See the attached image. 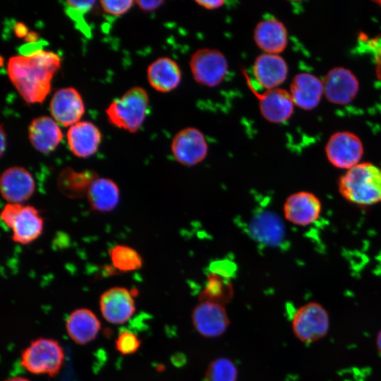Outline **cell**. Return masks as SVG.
I'll list each match as a JSON object with an SVG mask.
<instances>
[{
    "label": "cell",
    "mask_w": 381,
    "mask_h": 381,
    "mask_svg": "<svg viewBox=\"0 0 381 381\" xmlns=\"http://www.w3.org/2000/svg\"><path fill=\"white\" fill-rule=\"evenodd\" d=\"M60 66L61 60L56 53L37 49L11 56L7 63V73L25 102L42 103L49 95L52 78Z\"/></svg>",
    "instance_id": "6da1fadb"
},
{
    "label": "cell",
    "mask_w": 381,
    "mask_h": 381,
    "mask_svg": "<svg viewBox=\"0 0 381 381\" xmlns=\"http://www.w3.org/2000/svg\"><path fill=\"white\" fill-rule=\"evenodd\" d=\"M339 192L351 203L371 206L381 203V168L361 162L339 178Z\"/></svg>",
    "instance_id": "7a4b0ae2"
},
{
    "label": "cell",
    "mask_w": 381,
    "mask_h": 381,
    "mask_svg": "<svg viewBox=\"0 0 381 381\" xmlns=\"http://www.w3.org/2000/svg\"><path fill=\"white\" fill-rule=\"evenodd\" d=\"M149 106V97L141 87H133L106 109L109 121L114 126L135 133L143 125Z\"/></svg>",
    "instance_id": "3957f363"
},
{
    "label": "cell",
    "mask_w": 381,
    "mask_h": 381,
    "mask_svg": "<svg viewBox=\"0 0 381 381\" xmlns=\"http://www.w3.org/2000/svg\"><path fill=\"white\" fill-rule=\"evenodd\" d=\"M1 219L11 229L13 241L22 245L33 242L43 231V219L33 206L7 203L1 211Z\"/></svg>",
    "instance_id": "277c9868"
},
{
    "label": "cell",
    "mask_w": 381,
    "mask_h": 381,
    "mask_svg": "<svg viewBox=\"0 0 381 381\" xmlns=\"http://www.w3.org/2000/svg\"><path fill=\"white\" fill-rule=\"evenodd\" d=\"M64 351L60 344L51 339H37L22 353L21 364L30 373L56 375L64 362Z\"/></svg>",
    "instance_id": "5b68a950"
},
{
    "label": "cell",
    "mask_w": 381,
    "mask_h": 381,
    "mask_svg": "<svg viewBox=\"0 0 381 381\" xmlns=\"http://www.w3.org/2000/svg\"><path fill=\"white\" fill-rule=\"evenodd\" d=\"M189 66L196 83L209 87L220 85L229 69L224 54L213 48H202L195 51L190 56Z\"/></svg>",
    "instance_id": "8992f818"
},
{
    "label": "cell",
    "mask_w": 381,
    "mask_h": 381,
    "mask_svg": "<svg viewBox=\"0 0 381 381\" xmlns=\"http://www.w3.org/2000/svg\"><path fill=\"white\" fill-rule=\"evenodd\" d=\"M295 337L303 343H313L323 338L329 327L327 311L317 302H309L298 308L292 318Z\"/></svg>",
    "instance_id": "52a82bcc"
},
{
    "label": "cell",
    "mask_w": 381,
    "mask_h": 381,
    "mask_svg": "<svg viewBox=\"0 0 381 381\" xmlns=\"http://www.w3.org/2000/svg\"><path fill=\"white\" fill-rule=\"evenodd\" d=\"M325 155L334 167L348 170L361 162L364 147L360 138L350 131L333 133L325 145Z\"/></svg>",
    "instance_id": "ba28073f"
},
{
    "label": "cell",
    "mask_w": 381,
    "mask_h": 381,
    "mask_svg": "<svg viewBox=\"0 0 381 381\" xmlns=\"http://www.w3.org/2000/svg\"><path fill=\"white\" fill-rule=\"evenodd\" d=\"M171 152L176 162L186 167H193L206 158L208 144L199 129L187 127L174 135L171 143Z\"/></svg>",
    "instance_id": "9c48e42d"
},
{
    "label": "cell",
    "mask_w": 381,
    "mask_h": 381,
    "mask_svg": "<svg viewBox=\"0 0 381 381\" xmlns=\"http://www.w3.org/2000/svg\"><path fill=\"white\" fill-rule=\"evenodd\" d=\"M244 75L248 87L258 99L260 111L265 119L270 123H281L291 117L295 104L289 91L277 87L259 93L252 86L245 72Z\"/></svg>",
    "instance_id": "30bf717a"
},
{
    "label": "cell",
    "mask_w": 381,
    "mask_h": 381,
    "mask_svg": "<svg viewBox=\"0 0 381 381\" xmlns=\"http://www.w3.org/2000/svg\"><path fill=\"white\" fill-rule=\"evenodd\" d=\"M192 323L200 335L215 338L227 329L230 320L225 308L219 303L201 301L192 311Z\"/></svg>",
    "instance_id": "8fae6325"
},
{
    "label": "cell",
    "mask_w": 381,
    "mask_h": 381,
    "mask_svg": "<svg viewBox=\"0 0 381 381\" xmlns=\"http://www.w3.org/2000/svg\"><path fill=\"white\" fill-rule=\"evenodd\" d=\"M324 95L331 103L344 105L351 102L359 91L354 73L344 67L330 69L322 79Z\"/></svg>",
    "instance_id": "7c38bea8"
},
{
    "label": "cell",
    "mask_w": 381,
    "mask_h": 381,
    "mask_svg": "<svg viewBox=\"0 0 381 381\" xmlns=\"http://www.w3.org/2000/svg\"><path fill=\"white\" fill-rule=\"evenodd\" d=\"M321 212L320 200L309 191H298L289 195L283 205L284 218L298 226H306L314 223Z\"/></svg>",
    "instance_id": "4fadbf2b"
},
{
    "label": "cell",
    "mask_w": 381,
    "mask_h": 381,
    "mask_svg": "<svg viewBox=\"0 0 381 381\" xmlns=\"http://www.w3.org/2000/svg\"><path fill=\"white\" fill-rule=\"evenodd\" d=\"M49 110L59 124L67 127L79 122L85 113V106L78 90L69 87L61 88L53 95Z\"/></svg>",
    "instance_id": "5bb4252c"
},
{
    "label": "cell",
    "mask_w": 381,
    "mask_h": 381,
    "mask_svg": "<svg viewBox=\"0 0 381 381\" xmlns=\"http://www.w3.org/2000/svg\"><path fill=\"white\" fill-rule=\"evenodd\" d=\"M35 182L29 171L22 167H11L2 173L0 190L8 203H22L34 193Z\"/></svg>",
    "instance_id": "9a60e30c"
},
{
    "label": "cell",
    "mask_w": 381,
    "mask_h": 381,
    "mask_svg": "<svg viewBox=\"0 0 381 381\" xmlns=\"http://www.w3.org/2000/svg\"><path fill=\"white\" fill-rule=\"evenodd\" d=\"M99 308L104 319L113 324L126 322L135 310L132 294L123 287H112L104 291L99 299Z\"/></svg>",
    "instance_id": "2e32d148"
},
{
    "label": "cell",
    "mask_w": 381,
    "mask_h": 381,
    "mask_svg": "<svg viewBox=\"0 0 381 381\" xmlns=\"http://www.w3.org/2000/svg\"><path fill=\"white\" fill-rule=\"evenodd\" d=\"M288 66L279 54L263 53L253 64V72L258 84L267 90L277 88L286 79Z\"/></svg>",
    "instance_id": "e0dca14e"
},
{
    "label": "cell",
    "mask_w": 381,
    "mask_h": 381,
    "mask_svg": "<svg viewBox=\"0 0 381 381\" xmlns=\"http://www.w3.org/2000/svg\"><path fill=\"white\" fill-rule=\"evenodd\" d=\"M255 43L265 54H279L288 44V32L284 24L274 18L260 20L253 33Z\"/></svg>",
    "instance_id": "ac0fdd59"
},
{
    "label": "cell",
    "mask_w": 381,
    "mask_h": 381,
    "mask_svg": "<svg viewBox=\"0 0 381 381\" xmlns=\"http://www.w3.org/2000/svg\"><path fill=\"white\" fill-rule=\"evenodd\" d=\"M289 92L296 106L304 110L313 109L324 95L322 80L312 73H298L291 82Z\"/></svg>",
    "instance_id": "d6986e66"
},
{
    "label": "cell",
    "mask_w": 381,
    "mask_h": 381,
    "mask_svg": "<svg viewBox=\"0 0 381 381\" xmlns=\"http://www.w3.org/2000/svg\"><path fill=\"white\" fill-rule=\"evenodd\" d=\"M66 137L70 150L80 158L93 155L97 151L102 140L99 128L92 122L85 121L71 126Z\"/></svg>",
    "instance_id": "ffe728a7"
},
{
    "label": "cell",
    "mask_w": 381,
    "mask_h": 381,
    "mask_svg": "<svg viewBox=\"0 0 381 381\" xmlns=\"http://www.w3.org/2000/svg\"><path fill=\"white\" fill-rule=\"evenodd\" d=\"M63 133L52 118L42 116L34 119L28 126V138L38 152L47 154L54 151L60 143Z\"/></svg>",
    "instance_id": "44dd1931"
},
{
    "label": "cell",
    "mask_w": 381,
    "mask_h": 381,
    "mask_svg": "<svg viewBox=\"0 0 381 381\" xmlns=\"http://www.w3.org/2000/svg\"><path fill=\"white\" fill-rule=\"evenodd\" d=\"M150 85L156 91L169 92L175 90L181 80V71L171 58L160 57L152 62L147 69Z\"/></svg>",
    "instance_id": "7402d4cb"
},
{
    "label": "cell",
    "mask_w": 381,
    "mask_h": 381,
    "mask_svg": "<svg viewBox=\"0 0 381 381\" xmlns=\"http://www.w3.org/2000/svg\"><path fill=\"white\" fill-rule=\"evenodd\" d=\"M100 327L99 320L95 313L86 308L72 312L66 321L68 334L78 344H85L94 339Z\"/></svg>",
    "instance_id": "603a6c76"
},
{
    "label": "cell",
    "mask_w": 381,
    "mask_h": 381,
    "mask_svg": "<svg viewBox=\"0 0 381 381\" xmlns=\"http://www.w3.org/2000/svg\"><path fill=\"white\" fill-rule=\"evenodd\" d=\"M92 209L101 212L113 210L118 205L120 192L116 183L108 178H96L86 194Z\"/></svg>",
    "instance_id": "cb8c5ba5"
},
{
    "label": "cell",
    "mask_w": 381,
    "mask_h": 381,
    "mask_svg": "<svg viewBox=\"0 0 381 381\" xmlns=\"http://www.w3.org/2000/svg\"><path fill=\"white\" fill-rule=\"evenodd\" d=\"M250 232L260 243L275 244L282 236V225L276 215L264 212L255 217L250 225Z\"/></svg>",
    "instance_id": "d4e9b609"
},
{
    "label": "cell",
    "mask_w": 381,
    "mask_h": 381,
    "mask_svg": "<svg viewBox=\"0 0 381 381\" xmlns=\"http://www.w3.org/2000/svg\"><path fill=\"white\" fill-rule=\"evenodd\" d=\"M98 176L92 171H75L72 169L63 170L58 179L61 191L71 198L86 195L92 181Z\"/></svg>",
    "instance_id": "484cf974"
},
{
    "label": "cell",
    "mask_w": 381,
    "mask_h": 381,
    "mask_svg": "<svg viewBox=\"0 0 381 381\" xmlns=\"http://www.w3.org/2000/svg\"><path fill=\"white\" fill-rule=\"evenodd\" d=\"M109 256L113 266L119 271H134L143 265L140 255L135 249L127 246H115L109 250Z\"/></svg>",
    "instance_id": "4316f807"
},
{
    "label": "cell",
    "mask_w": 381,
    "mask_h": 381,
    "mask_svg": "<svg viewBox=\"0 0 381 381\" xmlns=\"http://www.w3.org/2000/svg\"><path fill=\"white\" fill-rule=\"evenodd\" d=\"M238 370L232 361L227 358H218L208 365L203 381H236Z\"/></svg>",
    "instance_id": "83f0119b"
},
{
    "label": "cell",
    "mask_w": 381,
    "mask_h": 381,
    "mask_svg": "<svg viewBox=\"0 0 381 381\" xmlns=\"http://www.w3.org/2000/svg\"><path fill=\"white\" fill-rule=\"evenodd\" d=\"M231 296L230 284L225 281L214 277L209 280V284L203 291L202 301H208L223 305L231 298Z\"/></svg>",
    "instance_id": "f1b7e54d"
},
{
    "label": "cell",
    "mask_w": 381,
    "mask_h": 381,
    "mask_svg": "<svg viewBox=\"0 0 381 381\" xmlns=\"http://www.w3.org/2000/svg\"><path fill=\"white\" fill-rule=\"evenodd\" d=\"M140 345L139 338L133 332L123 331L116 340V349L122 354L128 355L135 352Z\"/></svg>",
    "instance_id": "f546056e"
},
{
    "label": "cell",
    "mask_w": 381,
    "mask_h": 381,
    "mask_svg": "<svg viewBox=\"0 0 381 381\" xmlns=\"http://www.w3.org/2000/svg\"><path fill=\"white\" fill-rule=\"evenodd\" d=\"M66 11L68 15L74 20H79V17H83V15L89 11L94 4L95 1H75L68 0L66 1Z\"/></svg>",
    "instance_id": "4dcf8cb0"
},
{
    "label": "cell",
    "mask_w": 381,
    "mask_h": 381,
    "mask_svg": "<svg viewBox=\"0 0 381 381\" xmlns=\"http://www.w3.org/2000/svg\"><path fill=\"white\" fill-rule=\"evenodd\" d=\"M135 1L132 0L122 1H100L104 11L113 16H120L128 11Z\"/></svg>",
    "instance_id": "1f68e13d"
},
{
    "label": "cell",
    "mask_w": 381,
    "mask_h": 381,
    "mask_svg": "<svg viewBox=\"0 0 381 381\" xmlns=\"http://www.w3.org/2000/svg\"><path fill=\"white\" fill-rule=\"evenodd\" d=\"M135 3L142 11L150 12L157 9L162 4H164V1L161 0H138L135 1Z\"/></svg>",
    "instance_id": "d6a6232c"
},
{
    "label": "cell",
    "mask_w": 381,
    "mask_h": 381,
    "mask_svg": "<svg viewBox=\"0 0 381 381\" xmlns=\"http://www.w3.org/2000/svg\"><path fill=\"white\" fill-rule=\"evenodd\" d=\"M375 45V75L381 80V41Z\"/></svg>",
    "instance_id": "836d02e7"
},
{
    "label": "cell",
    "mask_w": 381,
    "mask_h": 381,
    "mask_svg": "<svg viewBox=\"0 0 381 381\" xmlns=\"http://www.w3.org/2000/svg\"><path fill=\"white\" fill-rule=\"evenodd\" d=\"M195 3L200 6L207 10L217 9L224 6L225 1L222 0H210V1H195Z\"/></svg>",
    "instance_id": "e575fe53"
},
{
    "label": "cell",
    "mask_w": 381,
    "mask_h": 381,
    "mask_svg": "<svg viewBox=\"0 0 381 381\" xmlns=\"http://www.w3.org/2000/svg\"><path fill=\"white\" fill-rule=\"evenodd\" d=\"M15 33L16 35L19 37H26V35L28 34V30L27 27L21 23H18L16 25V27L14 28Z\"/></svg>",
    "instance_id": "d590c367"
},
{
    "label": "cell",
    "mask_w": 381,
    "mask_h": 381,
    "mask_svg": "<svg viewBox=\"0 0 381 381\" xmlns=\"http://www.w3.org/2000/svg\"><path fill=\"white\" fill-rule=\"evenodd\" d=\"M1 155L2 156L6 145V134L3 128V126L1 127Z\"/></svg>",
    "instance_id": "8d00e7d4"
},
{
    "label": "cell",
    "mask_w": 381,
    "mask_h": 381,
    "mask_svg": "<svg viewBox=\"0 0 381 381\" xmlns=\"http://www.w3.org/2000/svg\"><path fill=\"white\" fill-rule=\"evenodd\" d=\"M37 39V34L34 32H28V34L25 37V40H27L29 42H34V41Z\"/></svg>",
    "instance_id": "74e56055"
},
{
    "label": "cell",
    "mask_w": 381,
    "mask_h": 381,
    "mask_svg": "<svg viewBox=\"0 0 381 381\" xmlns=\"http://www.w3.org/2000/svg\"><path fill=\"white\" fill-rule=\"evenodd\" d=\"M376 344H377L378 352L381 355V329L377 334Z\"/></svg>",
    "instance_id": "f35d334b"
},
{
    "label": "cell",
    "mask_w": 381,
    "mask_h": 381,
    "mask_svg": "<svg viewBox=\"0 0 381 381\" xmlns=\"http://www.w3.org/2000/svg\"><path fill=\"white\" fill-rule=\"evenodd\" d=\"M5 381H30V380H28V379H26L25 377H12V378L8 379V380H6Z\"/></svg>",
    "instance_id": "ab89813d"
},
{
    "label": "cell",
    "mask_w": 381,
    "mask_h": 381,
    "mask_svg": "<svg viewBox=\"0 0 381 381\" xmlns=\"http://www.w3.org/2000/svg\"><path fill=\"white\" fill-rule=\"evenodd\" d=\"M381 7V1H375Z\"/></svg>",
    "instance_id": "60d3db41"
}]
</instances>
